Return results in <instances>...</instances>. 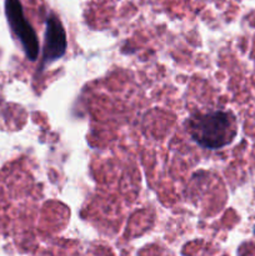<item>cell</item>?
<instances>
[{
	"label": "cell",
	"mask_w": 255,
	"mask_h": 256,
	"mask_svg": "<svg viewBox=\"0 0 255 256\" xmlns=\"http://www.w3.org/2000/svg\"><path fill=\"white\" fill-rule=\"evenodd\" d=\"M66 50V34L59 18L50 15L46 20L45 42L42 50L44 62H54L65 54Z\"/></svg>",
	"instance_id": "3957f363"
},
{
	"label": "cell",
	"mask_w": 255,
	"mask_h": 256,
	"mask_svg": "<svg viewBox=\"0 0 255 256\" xmlns=\"http://www.w3.org/2000/svg\"><path fill=\"white\" fill-rule=\"evenodd\" d=\"M188 130L198 145L205 149H220L235 139L238 124L230 112H212L192 116Z\"/></svg>",
	"instance_id": "6da1fadb"
},
{
	"label": "cell",
	"mask_w": 255,
	"mask_h": 256,
	"mask_svg": "<svg viewBox=\"0 0 255 256\" xmlns=\"http://www.w3.org/2000/svg\"><path fill=\"white\" fill-rule=\"evenodd\" d=\"M5 14L10 28L22 42L28 59H36L39 54V42L34 29L25 19L19 0H5Z\"/></svg>",
	"instance_id": "7a4b0ae2"
}]
</instances>
